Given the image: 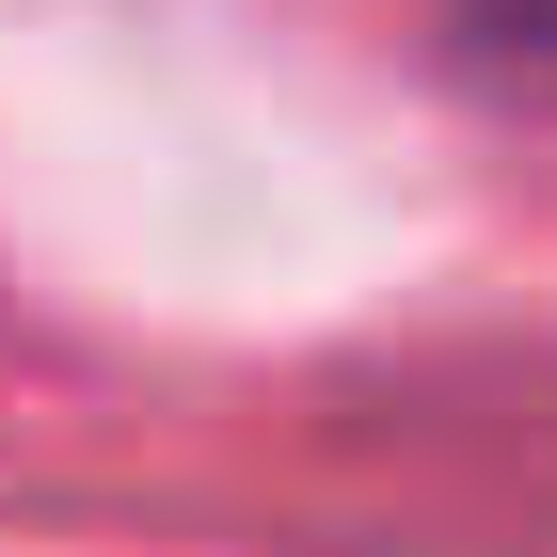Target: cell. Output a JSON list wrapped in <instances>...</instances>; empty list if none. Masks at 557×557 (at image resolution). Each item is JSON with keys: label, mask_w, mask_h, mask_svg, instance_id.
I'll use <instances>...</instances> for the list:
<instances>
[{"label": "cell", "mask_w": 557, "mask_h": 557, "mask_svg": "<svg viewBox=\"0 0 557 557\" xmlns=\"http://www.w3.org/2000/svg\"><path fill=\"white\" fill-rule=\"evenodd\" d=\"M462 48L510 81H557V0H462Z\"/></svg>", "instance_id": "6da1fadb"}]
</instances>
